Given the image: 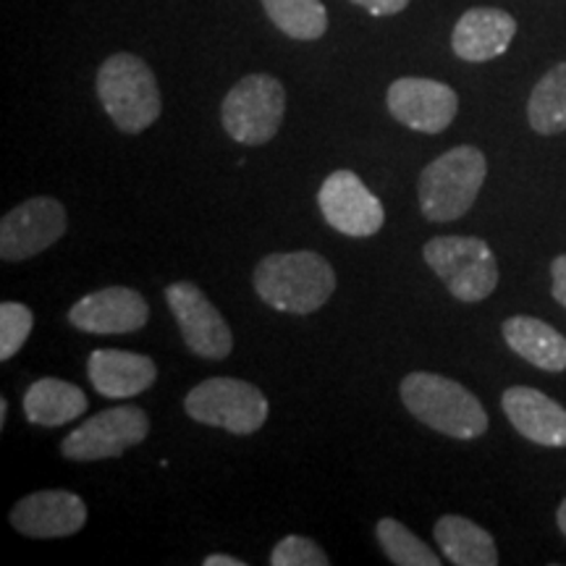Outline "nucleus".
Segmentation results:
<instances>
[{
	"label": "nucleus",
	"instance_id": "nucleus-1",
	"mask_svg": "<svg viewBox=\"0 0 566 566\" xmlns=\"http://www.w3.org/2000/svg\"><path fill=\"white\" fill-rule=\"evenodd\" d=\"M254 292L268 307L289 315L317 313L336 292V273L323 254L279 252L254 268Z\"/></svg>",
	"mask_w": 566,
	"mask_h": 566
},
{
	"label": "nucleus",
	"instance_id": "nucleus-2",
	"mask_svg": "<svg viewBox=\"0 0 566 566\" xmlns=\"http://www.w3.org/2000/svg\"><path fill=\"white\" fill-rule=\"evenodd\" d=\"M399 391L409 415L438 433L472 441L488 430V412L480 399L457 380L436 373H409Z\"/></svg>",
	"mask_w": 566,
	"mask_h": 566
},
{
	"label": "nucleus",
	"instance_id": "nucleus-3",
	"mask_svg": "<svg viewBox=\"0 0 566 566\" xmlns=\"http://www.w3.org/2000/svg\"><path fill=\"white\" fill-rule=\"evenodd\" d=\"M488 176L485 155L472 145L451 147L424 166L417 181L424 221L451 223L472 208Z\"/></svg>",
	"mask_w": 566,
	"mask_h": 566
},
{
	"label": "nucleus",
	"instance_id": "nucleus-4",
	"mask_svg": "<svg viewBox=\"0 0 566 566\" xmlns=\"http://www.w3.org/2000/svg\"><path fill=\"white\" fill-rule=\"evenodd\" d=\"M97 97L116 129L139 134L158 122L163 103L153 69L139 55L116 53L97 71Z\"/></svg>",
	"mask_w": 566,
	"mask_h": 566
},
{
	"label": "nucleus",
	"instance_id": "nucleus-5",
	"mask_svg": "<svg viewBox=\"0 0 566 566\" xmlns=\"http://www.w3.org/2000/svg\"><path fill=\"white\" fill-rule=\"evenodd\" d=\"M430 265L451 296L464 304L488 300L499 286V265L488 242L478 237H433L422 247Z\"/></svg>",
	"mask_w": 566,
	"mask_h": 566
},
{
	"label": "nucleus",
	"instance_id": "nucleus-6",
	"mask_svg": "<svg viewBox=\"0 0 566 566\" xmlns=\"http://www.w3.org/2000/svg\"><path fill=\"white\" fill-rule=\"evenodd\" d=\"M184 409L195 422L221 428L233 436H252L268 420L271 405L258 386L239 378H208L184 399Z\"/></svg>",
	"mask_w": 566,
	"mask_h": 566
},
{
	"label": "nucleus",
	"instance_id": "nucleus-7",
	"mask_svg": "<svg viewBox=\"0 0 566 566\" xmlns=\"http://www.w3.org/2000/svg\"><path fill=\"white\" fill-rule=\"evenodd\" d=\"M286 92L271 74H250L237 82L221 105V122L231 139L242 145H268L283 124Z\"/></svg>",
	"mask_w": 566,
	"mask_h": 566
},
{
	"label": "nucleus",
	"instance_id": "nucleus-8",
	"mask_svg": "<svg viewBox=\"0 0 566 566\" xmlns=\"http://www.w3.org/2000/svg\"><path fill=\"white\" fill-rule=\"evenodd\" d=\"M150 433V417L145 409L124 405L103 409L63 438L61 454L71 462H101L122 457L132 446H139Z\"/></svg>",
	"mask_w": 566,
	"mask_h": 566
},
{
	"label": "nucleus",
	"instance_id": "nucleus-9",
	"mask_svg": "<svg viewBox=\"0 0 566 566\" xmlns=\"http://www.w3.org/2000/svg\"><path fill=\"white\" fill-rule=\"evenodd\" d=\"M166 304L176 317L184 344L202 359H226L233 349L229 323L197 283L176 281L166 286Z\"/></svg>",
	"mask_w": 566,
	"mask_h": 566
},
{
	"label": "nucleus",
	"instance_id": "nucleus-10",
	"mask_svg": "<svg viewBox=\"0 0 566 566\" xmlns=\"http://www.w3.org/2000/svg\"><path fill=\"white\" fill-rule=\"evenodd\" d=\"M69 229L66 208L53 197H32L0 221V258L6 263H24L53 247Z\"/></svg>",
	"mask_w": 566,
	"mask_h": 566
},
{
	"label": "nucleus",
	"instance_id": "nucleus-11",
	"mask_svg": "<svg viewBox=\"0 0 566 566\" xmlns=\"http://www.w3.org/2000/svg\"><path fill=\"white\" fill-rule=\"evenodd\" d=\"M317 205L331 229L352 239L375 237L386 223L384 202L354 171H334L317 192Z\"/></svg>",
	"mask_w": 566,
	"mask_h": 566
},
{
	"label": "nucleus",
	"instance_id": "nucleus-12",
	"mask_svg": "<svg viewBox=\"0 0 566 566\" xmlns=\"http://www.w3.org/2000/svg\"><path fill=\"white\" fill-rule=\"evenodd\" d=\"M386 105L399 124L412 132L441 134L454 122L459 97L449 84L422 76L396 80L386 92Z\"/></svg>",
	"mask_w": 566,
	"mask_h": 566
},
{
	"label": "nucleus",
	"instance_id": "nucleus-13",
	"mask_svg": "<svg viewBox=\"0 0 566 566\" xmlns=\"http://www.w3.org/2000/svg\"><path fill=\"white\" fill-rule=\"evenodd\" d=\"M150 321V304L129 286H108L82 296L69 310V323L84 334H134Z\"/></svg>",
	"mask_w": 566,
	"mask_h": 566
},
{
	"label": "nucleus",
	"instance_id": "nucleus-14",
	"mask_svg": "<svg viewBox=\"0 0 566 566\" xmlns=\"http://www.w3.org/2000/svg\"><path fill=\"white\" fill-rule=\"evenodd\" d=\"M11 525L27 537H69L87 525V504L71 491H38L17 501Z\"/></svg>",
	"mask_w": 566,
	"mask_h": 566
},
{
	"label": "nucleus",
	"instance_id": "nucleus-15",
	"mask_svg": "<svg viewBox=\"0 0 566 566\" xmlns=\"http://www.w3.org/2000/svg\"><path fill=\"white\" fill-rule=\"evenodd\" d=\"M501 407L520 436L546 449H566V409L537 388H506Z\"/></svg>",
	"mask_w": 566,
	"mask_h": 566
},
{
	"label": "nucleus",
	"instance_id": "nucleus-16",
	"mask_svg": "<svg viewBox=\"0 0 566 566\" xmlns=\"http://www.w3.org/2000/svg\"><path fill=\"white\" fill-rule=\"evenodd\" d=\"M87 375L105 399H134L158 380V367L147 354L97 349L87 359Z\"/></svg>",
	"mask_w": 566,
	"mask_h": 566
},
{
	"label": "nucleus",
	"instance_id": "nucleus-17",
	"mask_svg": "<svg viewBox=\"0 0 566 566\" xmlns=\"http://www.w3.org/2000/svg\"><path fill=\"white\" fill-rule=\"evenodd\" d=\"M516 34L512 13L501 9H470L457 21L451 48L462 61L483 63L504 55Z\"/></svg>",
	"mask_w": 566,
	"mask_h": 566
},
{
	"label": "nucleus",
	"instance_id": "nucleus-18",
	"mask_svg": "<svg viewBox=\"0 0 566 566\" xmlns=\"http://www.w3.org/2000/svg\"><path fill=\"white\" fill-rule=\"evenodd\" d=\"M501 334H504V342L537 370H566V338L554 325L537 321V317L516 315L501 325Z\"/></svg>",
	"mask_w": 566,
	"mask_h": 566
},
{
	"label": "nucleus",
	"instance_id": "nucleus-19",
	"mask_svg": "<svg viewBox=\"0 0 566 566\" xmlns=\"http://www.w3.org/2000/svg\"><path fill=\"white\" fill-rule=\"evenodd\" d=\"M87 394L61 378L34 380L24 394L27 420L42 428H61V424L74 422L76 417L87 412Z\"/></svg>",
	"mask_w": 566,
	"mask_h": 566
},
{
	"label": "nucleus",
	"instance_id": "nucleus-20",
	"mask_svg": "<svg viewBox=\"0 0 566 566\" xmlns=\"http://www.w3.org/2000/svg\"><path fill=\"white\" fill-rule=\"evenodd\" d=\"M436 541L441 554L457 566H495L499 551H495L493 535L475 525L467 516L446 514L436 522Z\"/></svg>",
	"mask_w": 566,
	"mask_h": 566
},
{
	"label": "nucleus",
	"instance_id": "nucleus-21",
	"mask_svg": "<svg viewBox=\"0 0 566 566\" xmlns=\"http://www.w3.org/2000/svg\"><path fill=\"white\" fill-rule=\"evenodd\" d=\"M527 122L543 137L566 129V61L535 84L527 103Z\"/></svg>",
	"mask_w": 566,
	"mask_h": 566
},
{
	"label": "nucleus",
	"instance_id": "nucleus-22",
	"mask_svg": "<svg viewBox=\"0 0 566 566\" xmlns=\"http://www.w3.org/2000/svg\"><path fill=\"white\" fill-rule=\"evenodd\" d=\"M263 9L294 40H317L328 30V11L321 0H263Z\"/></svg>",
	"mask_w": 566,
	"mask_h": 566
},
{
	"label": "nucleus",
	"instance_id": "nucleus-23",
	"mask_svg": "<svg viewBox=\"0 0 566 566\" xmlns=\"http://www.w3.org/2000/svg\"><path fill=\"white\" fill-rule=\"evenodd\" d=\"M375 535H378L380 551L396 566H441V558L399 520H391V516L380 520Z\"/></svg>",
	"mask_w": 566,
	"mask_h": 566
},
{
	"label": "nucleus",
	"instance_id": "nucleus-24",
	"mask_svg": "<svg viewBox=\"0 0 566 566\" xmlns=\"http://www.w3.org/2000/svg\"><path fill=\"white\" fill-rule=\"evenodd\" d=\"M34 315L27 304L21 302H3L0 304V359L9 363L27 338L32 334Z\"/></svg>",
	"mask_w": 566,
	"mask_h": 566
},
{
	"label": "nucleus",
	"instance_id": "nucleus-25",
	"mask_svg": "<svg viewBox=\"0 0 566 566\" xmlns=\"http://www.w3.org/2000/svg\"><path fill=\"white\" fill-rule=\"evenodd\" d=\"M273 566H328L331 558L315 541L304 535L283 537L271 554Z\"/></svg>",
	"mask_w": 566,
	"mask_h": 566
},
{
	"label": "nucleus",
	"instance_id": "nucleus-26",
	"mask_svg": "<svg viewBox=\"0 0 566 566\" xmlns=\"http://www.w3.org/2000/svg\"><path fill=\"white\" fill-rule=\"evenodd\" d=\"M354 6L365 9L373 17H394V13H401L409 6V0H352Z\"/></svg>",
	"mask_w": 566,
	"mask_h": 566
},
{
	"label": "nucleus",
	"instance_id": "nucleus-27",
	"mask_svg": "<svg viewBox=\"0 0 566 566\" xmlns=\"http://www.w3.org/2000/svg\"><path fill=\"white\" fill-rule=\"evenodd\" d=\"M551 275H554V286H551V294L554 300L566 307V254H558V258L551 263Z\"/></svg>",
	"mask_w": 566,
	"mask_h": 566
},
{
	"label": "nucleus",
	"instance_id": "nucleus-28",
	"mask_svg": "<svg viewBox=\"0 0 566 566\" xmlns=\"http://www.w3.org/2000/svg\"><path fill=\"white\" fill-rule=\"evenodd\" d=\"M205 566H244L242 558H233V556H226V554H212L202 562Z\"/></svg>",
	"mask_w": 566,
	"mask_h": 566
},
{
	"label": "nucleus",
	"instance_id": "nucleus-29",
	"mask_svg": "<svg viewBox=\"0 0 566 566\" xmlns=\"http://www.w3.org/2000/svg\"><path fill=\"white\" fill-rule=\"evenodd\" d=\"M556 522H558V530H562V533L566 535V499L562 501V506H558V512H556Z\"/></svg>",
	"mask_w": 566,
	"mask_h": 566
},
{
	"label": "nucleus",
	"instance_id": "nucleus-30",
	"mask_svg": "<svg viewBox=\"0 0 566 566\" xmlns=\"http://www.w3.org/2000/svg\"><path fill=\"white\" fill-rule=\"evenodd\" d=\"M6 417H9V401L0 399V424H6Z\"/></svg>",
	"mask_w": 566,
	"mask_h": 566
}]
</instances>
